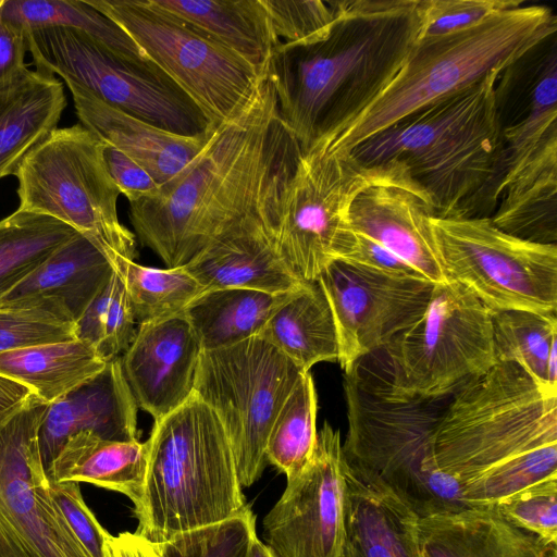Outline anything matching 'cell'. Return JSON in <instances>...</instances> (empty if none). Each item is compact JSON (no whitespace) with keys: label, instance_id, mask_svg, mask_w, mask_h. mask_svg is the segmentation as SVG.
Masks as SVG:
<instances>
[{"label":"cell","instance_id":"1","mask_svg":"<svg viewBox=\"0 0 557 557\" xmlns=\"http://www.w3.org/2000/svg\"><path fill=\"white\" fill-rule=\"evenodd\" d=\"M299 150L267 69L246 107L213 131L176 178L129 202L136 236L168 268H176L250 221L271 225Z\"/></svg>","mask_w":557,"mask_h":557},{"label":"cell","instance_id":"2","mask_svg":"<svg viewBox=\"0 0 557 557\" xmlns=\"http://www.w3.org/2000/svg\"><path fill=\"white\" fill-rule=\"evenodd\" d=\"M418 0L335 1L329 35L306 45H277L268 64L280 115L307 147L377 92L418 39Z\"/></svg>","mask_w":557,"mask_h":557},{"label":"cell","instance_id":"3","mask_svg":"<svg viewBox=\"0 0 557 557\" xmlns=\"http://www.w3.org/2000/svg\"><path fill=\"white\" fill-rule=\"evenodd\" d=\"M557 32L546 5L497 12L454 33L417 39L389 81L350 117L313 139L349 154L356 147L405 117L504 72Z\"/></svg>","mask_w":557,"mask_h":557},{"label":"cell","instance_id":"4","mask_svg":"<svg viewBox=\"0 0 557 557\" xmlns=\"http://www.w3.org/2000/svg\"><path fill=\"white\" fill-rule=\"evenodd\" d=\"M500 74L493 71L405 117L360 144L351 157L364 166L399 163L429 196L436 218H471L469 203L503 173Z\"/></svg>","mask_w":557,"mask_h":557},{"label":"cell","instance_id":"5","mask_svg":"<svg viewBox=\"0 0 557 557\" xmlns=\"http://www.w3.org/2000/svg\"><path fill=\"white\" fill-rule=\"evenodd\" d=\"M344 391L347 466L385 486L419 518L476 507L434 461L433 436L449 396L395 395L388 375L364 369L359 360L344 372Z\"/></svg>","mask_w":557,"mask_h":557},{"label":"cell","instance_id":"6","mask_svg":"<svg viewBox=\"0 0 557 557\" xmlns=\"http://www.w3.org/2000/svg\"><path fill=\"white\" fill-rule=\"evenodd\" d=\"M146 444V474L134 513L135 532L148 541L164 544L247 505L224 428L195 392L154 420Z\"/></svg>","mask_w":557,"mask_h":557},{"label":"cell","instance_id":"7","mask_svg":"<svg viewBox=\"0 0 557 557\" xmlns=\"http://www.w3.org/2000/svg\"><path fill=\"white\" fill-rule=\"evenodd\" d=\"M557 444V394L497 361L451 397L433 436L436 468L462 488L490 469ZM462 491V490H461Z\"/></svg>","mask_w":557,"mask_h":557},{"label":"cell","instance_id":"8","mask_svg":"<svg viewBox=\"0 0 557 557\" xmlns=\"http://www.w3.org/2000/svg\"><path fill=\"white\" fill-rule=\"evenodd\" d=\"M399 182L417 186L398 163L364 166L351 154L318 140L300 148L268 232L286 267L301 281H317L352 232L349 210L366 188Z\"/></svg>","mask_w":557,"mask_h":557},{"label":"cell","instance_id":"9","mask_svg":"<svg viewBox=\"0 0 557 557\" xmlns=\"http://www.w3.org/2000/svg\"><path fill=\"white\" fill-rule=\"evenodd\" d=\"M20 210L54 218L96 242L110 258L134 260V233L119 219L104 143L83 124L57 128L21 162Z\"/></svg>","mask_w":557,"mask_h":557},{"label":"cell","instance_id":"10","mask_svg":"<svg viewBox=\"0 0 557 557\" xmlns=\"http://www.w3.org/2000/svg\"><path fill=\"white\" fill-rule=\"evenodd\" d=\"M26 39L36 70L71 82L111 107L177 135L196 136L213 127L148 58L119 54L72 28L33 29Z\"/></svg>","mask_w":557,"mask_h":557},{"label":"cell","instance_id":"11","mask_svg":"<svg viewBox=\"0 0 557 557\" xmlns=\"http://www.w3.org/2000/svg\"><path fill=\"white\" fill-rule=\"evenodd\" d=\"M393 394L446 397L497 361L492 312L454 281L435 284L426 310L384 348Z\"/></svg>","mask_w":557,"mask_h":557},{"label":"cell","instance_id":"12","mask_svg":"<svg viewBox=\"0 0 557 557\" xmlns=\"http://www.w3.org/2000/svg\"><path fill=\"white\" fill-rule=\"evenodd\" d=\"M304 373L260 335L202 350L195 393L220 419L243 487L262 475L272 424Z\"/></svg>","mask_w":557,"mask_h":557},{"label":"cell","instance_id":"13","mask_svg":"<svg viewBox=\"0 0 557 557\" xmlns=\"http://www.w3.org/2000/svg\"><path fill=\"white\" fill-rule=\"evenodd\" d=\"M122 27L218 127L239 113L265 75L149 0H86Z\"/></svg>","mask_w":557,"mask_h":557},{"label":"cell","instance_id":"14","mask_svg":"<svg viewBox=\"0 0 557 557\" xmlns=\"http://www.w3.org/2000/svg\"><path fill=\"white\" fill-rule=\"evenodd\" d=\"M431 230L445 275L492 313L523 310L556 314V245L509 235L487 216H433Z\"/></svg>","mask_w":557,"mask_h":557},{"label":"cell","instance_id":"15","mask_svg":"<svg viewBox=\"0 0 557 557\" xmlns=\"http://www.w3.org/2000/svg\"><path fill=\"white\" fill-rule=\"evenodd\" d=\"M330 305L344 372L384 348L426 310L434 285L399 277L343 260L331 261L317 278Z\"/></svg>","mask_w":557,"mask_h":557},{"label":"cell","instance_id":"16","mask_svg":"<svg viewBox=\"0 0 557 557\" xmlns=\"http://www.w3.org/2000/svg\"><path fill=\"white\" fill-rule=\"evenodd\" d=\"M345 494L341 433L324 422L309 462L263 519L264 544L276 557H341Z\"/></svg>","mask_w":557,"mask_h":557},{"label":"cell","instance_id":"17","mask_svg":"<svg viewBox=\"0 0 557 557\" xmlns=\"http://www.w3.org/2000/svg\"><path fill=\"white\" fill-rule=\"evenodd\" d=\"M47 406L34 395L0 422V557H64L38 445Z\"/></svg>","mask_w":557,"mask_h":557},{"label":"cell","instance_id":"18","mask_svg":"<svg viewBox=\"0 0 557 557\" xmlns=\"http://www.w3.org/2000/svg\"><path fill=\"white\" fill-rule=\"evenodd\" d=\"M202 350L184 313L139 324L121 358L137 407L159 420L186 403L195 392Z\"/></svg>","mask_w":557,"mask_h":557},{"label":"cell","instance_id":"19","mask_svg":"<svg viewBox=\"0 0 557 557\" xmlns=\"http://www.w3.org/2000/svg\"><path fill=\"white\" fill-rule=\"evenodd\" d=\"M433 216V203L419 187L387 182L362 190L348 220L354 232L373 239L433 284H442L449 280L435 249Z\"/></svg>","mask_w":557,"mask_h":557},{"label":"cell","instance_id":"20","mask_svg":"<svg viewBox=\"0 0 557 557\" xmlns=\"http://www.w3.org/2000/svg\"><path fill=\"white\" fill-rule=\"evenodd\" d=\"M81 432L109 441L138 440L137 404L121 358L108 361L100 372L48 404L38 430L45 472L64 443Z\"/></svg>","mask_w":557,"mask_h":557},{"label":"cell","instance_id":"21","mask_svg":"<svg viewBox=\"0 0 557 557\" xmlns=\"http://www.w3.org/2000/svg\"><path fill=\"white\" fill-rule=\"evenodd\" d=\"M79 123L134 160L162 187L176 178L202 151L213 131L183 136L164 131L103 102L86 89L64 82Z\"/></svg>","mask_w":557,"mask_h":557},{"label":"cell","instance_id":"22","mask_svg":"<svg viewBox=\"0 0 557 557\" xmlns=\"http://www.w3.org/2000/svg\"><path fill=\"white\" fill-rule=\"evenodd\" d=\"M113 272L103 249L77 232L0 298V308L49 307L75 323Z\"/></svg>","mask_w":557,"mask_h":557},{"label":"cell","instance_id":"23","mask_svg":"<svg viewBox=\"0 0 557 557\" xmlns=\"http://www.w3.org/2000/svg\"><path fill=\"white\" fill-rule=\"evenodd\" d=\"M344 474L345 539L341 557H422L419 517L385 486L347 466L345 459Z\"/></svg>","mask_w":557,"mask_h":557},{"label":"cell","instance_id":"24","mask_svg":"<svg viewBox=\"0 0 557 557\" xmlns=\"http://www.w3.org/2000/svg\"><path fill=\"white\" fill-rule=\"evenodd\" d=\"M268 225L258 219L224 234L185 269L205 290L236 287L280 294L296 288L304 281L276 252Z\"/></svg>","mask_w":557,"mask_h":557},{"label":"cell","instance_id":"25","mask_svg":"<svg viewBox=\"0 0 557 557\" xmlns=\"http://www.w3.org/2000/svg\"><path fill=\"white\" fill-rule=\"evenodd\" d=\"M423 557H557V544L520 529L491 506L419 518Z\"/></svg>","mask_w":557,"mask_h":557},{"label":"cell","instance_id":"26","mask_svg":"<svg viewBox=\"0 0 557 557\" xmlns=\"http://www.w3.org/2000/svg\"><path fill=\"white\" fill-rule=\"evenodd\" d=\"M66 104L63 83L46 71L27 69L0 87V180L58 128Z\"/></svg>","mask_w":557,"mask_h":557},{"label":"cell","instance_id":"27","mask_svg":"<svg viewBox=\"0 0 557 557\" xmlns=\"http://www.w3.org/2000/svg\"><path fill=\"white\" fill-rule=\"evenodd\" d=\"M260 70L276 47L261 0H149Z\"/></svg>","mask_w":557,"mask_h":557},{"label":"cell","instance_id":"28","mask_svg":"<svg viewBox=\"0 0 557 557\" xmlns=\"http://www.w3.org/2000/svg\"><path fill=\"white\" fill-rule=\"evenodd\" d=\"M147 444L103 440L90 432L71 436L46 472L51 482L90 483L135 504L147 468Z\"/></svg>","mask_w":557,"mask_h":557},{"label":"cell","instance_id":"29","mask_svg":"<svg viewBox=\"0 0 557 557\" xmlns=\"http://www.w3.org/2000/svg\"><path fill=\"white\" fill-rule=\"evenodd\" d=\"M502 198L492 222L515 237L545 245L557 240V145L497 186Z\"/></svg>","mask_w":557,"mask_h":557},{"label":"cell","instance_id":"30","mask_svg":"<svg viewBox=\"0 0 557 557\" xmlns=\"http://www.w3.org/2000/svg\"><path fill=\"white\" fill-rule=\"evenodd\" d=\"M259 335L304 372L338 358L334 318L318 281H304L290 290Z\"/></svg>","mask_w":557,"mask_h":557},{"label":"cell","instance_id":"31","mask_svg":"<svg viewBox=\"0 0 557 557\" xmlns=\"http://www.w3.org/2000/svg\"><path fill=\"white\" fill-rule=\"evenodd\" d=\"M289 292L209 289L191 300L183 313L203 350L223 348L259 335Z\"/></svg>","mask_w":557,"mask_h":557},{"label":"cell","instance_id":"32","mask_svg":"<svg viewBox=\"0 0 557 557\" xmlns=\"http://www.w3.org/2000/svg\"><path fill=\"white\" fill-rule=\"evenodd\" d=\"M107 364L87 343L73 339L0 354V375L16 381L50 404Z\"/></svg>","mask_w":557,"mask_h":557},{"label":"cell","instance_id":"33","mask_svg":"<svg viewBox=\"0 0 557 557\" xmlns=\"http://www.w3.org/2000/svg\"><path fill=\"white\" fill-rule=\"evenodd\" d=\"M0 14L26 33L45 27L72 28L119 54L147 58L122 27L86 0H3Z\"/></svg>","mask_w":557,"mask_h":557},{"label":"cell","instance_id":"34","mask_svg":"<svg viewBox=\"0 0 557 557\" xmlns=\"http://www.w3.org/2000/svg\"><path fill=\"white\" fill-rule=\"evenodd\" d=\"M76 233L54 218L20 209L0 220V298Z\"/></svg>","mask_w":557,"mask_h":557},{"label":"cell","instance_id":"35","mask_svg":"<svg viewBox=\"0 0 557 557\" xmlns=\"http://www.w3.org/2000/svg\"><path fill=\"white\" fill-rule=\"evenodd\" d=\"M109 259L124 283L139 324L183 313L189 302L205 292L185 267L149 268L119 255Z\"/></svg>","mask_w":557,"mask_h":557},{"label":"cell","instance_id":"36","mask_svg":"<svg viewBox=\"0 0 557 557\" xmlns=\"http://www.w3.org/2000/svg\"><path fill=\"white\" fill-rule=\"evenodd\" d=\"M318 397L312 375L305 372L280 409L269 433L268 463L295 479L309 462L317 442Z\"/></svg>","mask_w":557,"mask_h":557},{"label":"cell","instance_id":"37","mask_svg":"<svg viewBox=\"0 0 557 557\" xmlns=\"http://www.w3.org/2000/svg\"><path fill=\"white\" fill-rule=\"evenodd\" d=\"M496 361L520 366L543 389L557 394L547 384V363L557 348V314L523 310L492 313Z\"/></svg>","mask_w":557,"mask_h":557},{"label":"cell","instance_id":"38","mask_svg":"<svg viewBox=\"0 0 557 557\" xmlns=\"http://www.w3.org/2000/svg\"><path fill=\"white\" fill-rule=\"evenodd\" d=\"M135 323L124 283L114 270L75 322V337L108 362L129 347L137 331Z\"/></svg>","mask_w":557,"mask_h":557},{"label":"cell","instance_id":"39","mask_svg":"<svg viewBox=\"0 0 557 557\" xmlns=\"http://www.w3.org/2000/svg\"><path fill=\"white\" fill-rule=\"evenodd\" d=\"M249 505L222 521L180 533L159 544L165 557H251L257 539Z\"/></svg>","mask_w":557,"mask_h":557},{"label":"cell","instance_id":"40","mask_svg":"<svg viewBox=\"0 0 557 557\" xmlns=\"http://www.w3.org/2000/svg\"><path fill=\"white\" fill-rule=\"evenodd\" d=\"M557 476V444L505 461L465 485L463 496L476 507L491 506L546 478Z\"/></svg>","mask_w":557,"mask_h":557},{"label":"cell","instance_id":"41","mask_svg":"<svg viewBox=\"0 0 557 557\" xmlns=\"http://www.w3.org/2000/svg\"><path fill=\"white\" fill-rule=\"evenodd\" d=\"M277 45H306L325 38L336 18L335 1L261 0Z\"/></svg>","mask_w":557,"mask_h":557},{"label":"cell","instance_id":"42","mask_svg":"<svg viewBox=\"0 0 557 557\" xmlns=\"http://www.w3.org/2000/svg\"><path fill=\"white\" fill-rule=\"evenodd\" d=\"M73 339L75 323L52 308H0V354Z\"/></svg>","mask_w":557,"mask_h":557},{"label":"cell","instance_id":"43","mask_svg":"<svg viewBox=\"0 0 557 557\" xmlns=\"http://www.w3.org/2000/svg\"><path fill=\"white\" fill-rule=\"evenodd\" d=\"M492 506L511 524L557 544V476L529 485Z\"/></svg>","mask_w":557,"mask_h":557},{"label":"cell","instance_id":"44","mask_svg":"<svg viewBox=\"0 0 557 557\" xmlns=\"http://www.w3.org/2000/svg\"><path fill=\"white\" fill-rule=\"evenodd\" d=\"M522 4L521 0H418V39L462 30Z\"/></svg>","mask_w":557,"mask_h":557},{"label":"cell","instance_id":"45","mask_svg":"<svg viewBox=\"0 0 557 557\" xmlns=\"http://www.w3.org/2000/svg\"><path fill=\"white\" fill-rule=\"evenodd\" d=\"M47 491L90 557H107L106 547L111 534L86 505L79 483L48 481Z\"/></svg>","mask_w":557,"mask_h":557},{"label":"cell","instance_id":"46","mask_svg":"<svg viewBox=\"0 0 557 557\" xmlns=\"http://www.w3.org/2000/svg\"><path fill=\"white\" fill-rule=\"evenodd\" d=\"M335 260H343L393 276L425 278L389 250L373 239L354 231L345 242Z\"/></svg>","mask_w":557,"mask_h":557},{"label":"cell","instance_id":"47","mask_svg":"<svg viewBox=\"0 0 557 557\" xmlns=\"http://www.w3.org/2000/svg\"><path fill=\"white\" fill-rule=\"evenodd\" d=\"M104 159L114 184L128 202L159 191L160 186L151 175L122 151L104 144Z\"/></svg>","mask_w":557,"mask_h":557},{"label":"cell","instance_id":"48","mask_svg":"<svg viewBox=\"0 0 557 557\" xmlns=\"http://www.w3.org/2000/svg\"><path fill=\"white\" fill-rule=\"evenodd\" d=\"M26 32L0 14V87L11 83L28 67L25 63Z\"/></svg>","mask_w":557,"mask_h":557},{"label":"cell","instance_id":"49","mask_svg":"<svg viewBox=\"0 0 557 557\" xmlns=\"http://www.w3.org/2000/svg\"><path fill=\"white\" fill-rule=\"evenodd\" d=\"M107 557H165L159 544L152 543L138 533L123 532L110 535Z\"/></svg>","mask_w":557,"mask_h":557},{"label":"cell","instance_id":"50","mask_svg":"<svg viewBox=\"0 0 557 557\" xmlns=\"http://www.w3.org/2000/svg\"><path fill=\"white\" fill-rule=\"evenodd\" d=\"M34 395L27 386L0 375V422L18 410Z\"/></svg>","mask_w":557,"mask_h":557},{"label":"cell","instance_id":"51","mask_svg":"<svg viewBox=\"0 0 557 557\" xmlns=\"http://www.w3.org/2000/svg\"><path fill=\"white\" fill-rule=\"evenodd\" d=\"M51 503L58 542L64 557H90L88 552L85 549V547L82 545V543L78 541L76 535L64 520L54 503L52 500Z\"/></svg>","mask_w":557,"mask_h":557},{"label":"cell","instance_id":"52","mask_svg":"<svg viewBox=\"0 0 557 557\" xmlns=\"http://www.w3.org/2000/svg\"><path fill=\"white\" fill-rule=\"evenodd\" d=\"M251 557H276L270 548L258 537L255 540L251 548Z\"/></svg>","mask_w":557,"mask_h":557},{"label":"cell","instance_id":"53","mask_svg":"<svg viewBox=\"0 0 557 557\" xmlns=\"http://www.w3.org/2000/svg\"><path fill=\"white\" fill-rule=\"evenodd\" d=\"M2 1H3V0H0V7H1V4H2Z\"/></svg>","mask_w":557,"mask_h":557},{"label":"cell","instance_id":"54","mask_svg":"<svg viewBox=\"0 0 557 557\" xmlns=\"http://www.w3.org/2000/svg\"><path fill=\"white\" fill-rule=\"evenodd\" d=\"M422 557H423V555H422Z\"/></svg>","mask_w":557,"mask_h":557}]
</instances>
